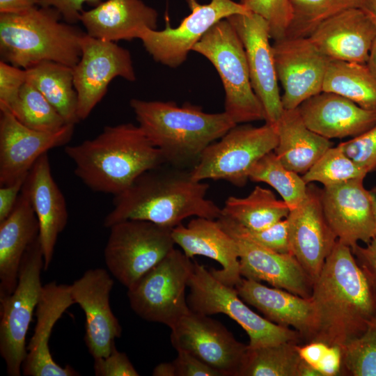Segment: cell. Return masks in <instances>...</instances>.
<instances>
[{"label":"cell","instance_id":"obj_54","mask_svg":"<svg viewBox=\"0 0 376 376\" xmlns=\"http://www.w3.org/2000/svg\"><path fill=\"white\" fill-rule=\"evenodd\" d=\"M369 194L372 201L373 214L375 217L376 236V187L373 188L371 190H369Z\"/></svg>","mask_w":376,"mask_h":376},{"label":"cell","instance_id":"obj_30","mask_svg":"<svg viewBox=\"0 0 376 376\" xmlns=\"http://www.w3.org/2000/svg\"><path fill=\"white\" fill-rule=\"evenodd\" d=\"M278 143L274 152L282 164L298 174L307 172L332 142L310 130L297 109H284L275 124Z\"/></svg>","mask_w":376,"mask_h":376},{"label":"cell","instance_id":"obj_17","mask_svg":"<svg viewBox=\"0 0 376 376\" xmlns=\"http://www.w3.org/2000/svg\"><path fill=\"white\" fill-rule=\"evenodd\" d=\"M284 109H294L321 93L329 59L308 38H283L272 45Z\"/></svg>","mask_w":376,"mask_h":376},{"label":"cell","instance_id":"obj_55","mask_svg":"<svg viewBox=\"0 0 376 376\" xmlns=\"http://www.w3.org/2000/svg\"><path fill=\"white\" fill-rule=\"evenodd\" d=\"M247 1V0H240V2L242 3H245Z\"/></svg>","mask_w":376,"mask_h":376},{"label":"cell","instance_id":"obj_24","mask_svg":"<svg viewBox=\"0 0 376 376\" xmlns=\"http://www.w3.org/2000/svg\"><path fill=\"white\" fill-rule=\"evenodd\" d=\"M172 236L188 258L203 256L219 263L221 269L212 268L210 272L223 283L235 288L241 281L236 243L217 219L196 217L187 226L181 224L173 228Z\"/></svg>","mask_w":376,"mask_h":376},{"label":"cell","instance_id":"obj_50","mask_svg":"<svg viewBox=\"0 0 376 376\" xmlns=\"http://www.w3.org/2000/svg\"><path fill=\"white\" fill-rule=\"evenodd\" d=\"M154 376H176V369L173 361L163 362L155 366L152 370Z\"/></svg>","mask_w":376,"mask_h":376},{"label":"cell","instance_id":"obj_41","mask_svg":"<svg viewBox=\"0 0 376 376\" xmlns=\"http://www.w3.org/2000/svg\"><path fill=\"white\" fill-rule=\"evenodd\" d=\"M338 146L368 173L376 170V125Z\"/></svg>","mask_w":376,"mask_h":376},{"label":"cell","instance_id":"obj_18","mask_svg":"<svg viewBox=\"0 0 376 376\" xmlns=\"http://www.w3.org/2000/svg\"><path fill=\"white\" fill-rule=\"evenodd\" d=\"M113 286L109 272L100 267L87 270L70 284L75 304L85 314L84 340L94 359L109 354L121 336L122 327L110 306Z\"/></svg>","mask_w":376,"mask_h":376},{"label":"cell","instance_id":"obj_9","mask_svg":"<svg viewBox=\"0 0 376 376\" xmlns=\"http://www.w3.org/2000/svg\"><path fill=\"white\" fill-rule=\"evenodd\" d=\"M109 229L104 250L105 264L127 290L159 263L175 244L173 228L146 220H125Z\"/></svg>","mask_w":376,"mask_h":376},{"label":"cell","instance_id":"obj_45","mask_svg":"<svg viewBox=\"0 0 376 376\" xmlns=\"http://www.w3.org/2000/svg\"><path fill=\"white\" fill-rule=\"evenodd\" d=\"M178 356L173 361L176 376H221V374L201 359L183 350H177Z\"/></svg>","mask_w":376,"mask_h":376},{"label":"cell","instance_id":"obj_12","mask_svg":"<svg viewBox=\"0 0 376 376\" xmlns=\"http://www.w3.org/2000/svg\"><path fill=\"white\" fill-rule=\"evenodd\" d=\"M186 1L191 13L178 26L167 24L160 31L146 28L138 38L155 61L170 68L182 65L194 45L218 22L250 12L245 4L233 0H210L207 4Z\"/></svg>","mask_w":376,"mask_h":376},{"label":"cell","instance_id":"obj_27","mask_svg":"<svg viewBox=\"0 0 376 376\" xmlns=\"http://www.w3.org/2000/svg\"><path fill=\"white\" fill-rule=\"evenodd\" d=\"M235 289L246 304L254 306L268 320L292 327L300 334L301 340L305 343L311 342L315 327V312L311 298L243 278Z\"/></svg>","mask_w":376,"mask_h":376},{"label":"cell","instance_id":"obj_39","mask_svg":"<svg viewBox=\"0 0 376 376\" xmlns=\"http://www.w3.org/2000/svg\"><path fill=\"white\" fill-rule=\"evenodd\" d=\"M342 351L343 375L376 376V315L365 332Z\"/></svg>","mask_w":376,"mask_h":376},{"label":"cell","instance_id":"obj_21","mask_svg":"<svg viewBox=\"0 0 376 376\" xmlns=\"http://www.w3.org/2000/svg\"><path fill=\"white\" fill-rule=\"evenodd\" d=\"M326 219L338 241L350 248L375 236V222L369 194L363 179L321 189Z\"/></svg>","mask_w":376,"mask_h":376},{"label":"cell","instance_id":"obj_29","mask_svg":"<svg viewBox=\"0 0 376 376\" xmlns=\"http://www.w3.org/2000/svg\"><path fill=\"white\" fill-rule=\"evenodd\" d=\"M39 231L37 216L22 188L13 211L0 222V297L14 291L22 258Z\"/></svg>","mask_w":376,"mask_h":376},{"label":"cell","instance_id":"obj_22","mask_svg":"<svg viewBox=\"0 0 376 376\" xmlns=\"http://www.w3.org/2000/svg\"><path fill=\"white\" fill-rule=\"evenodd\" d=\"M308 38L329 60L366 63L376 24L362 8H353L324 20Z\"/></svg>","mask_w":376,"mask_h":376},{"label":"cell","instance_id":"obj_20","mask_svg":"<svg viewBox=\"0 0 376 376\" xmlns=\"http://www.w3.org/2000/svg\"><path fill=\"white\" fill-rule=\"evenodd\" d=\"M75 125L66 124L54 132H40L23 125L10 111H1L0 186L26 176L42 155L68 143Z\"/></svg>","mask_w":376,"mask_h":376},{"label":"cell","instance_id":"obj_52","mask_svg":"<svg viewBox=\"0 0 376 376\" xmlns=\"http://www.w3.org/2000/svg\"><path fill=\"white\" fill-rule=\"evenodd\" d=\"M376 24V0H363L361 8Z\"/></svg>","mask_w":376,"mask_h":376},{"label":"cell","instance_id":"obj_49","mask_svg":"<svg viewBox=\"0 0 376 376\" xmlns=\"http://www.w3.org/2000/svg\"><path fill=\"white\" fill-rule=\"evenodd\" d=\"M39 6V0H0V13H18Z\"/></svg>","mask_w":376,"mask_h":376},{"label":"cell","instance_id":"obj_6","mask_svg":"<svg viewBox=\"0 0 376 376\" xmlns=\"http://www.w3.org/2000/svg\"><path fill=\"white\" fill-rule=\"evenodd\" d=\"M192 51L205 56L215 68L225 92L224 112L236 124L265 119L251 85L244 48L227 19L215 24Z\"/></svg>","mask_w":376,"mask_h":376},{"label":"cell","instance_id":"obj_14","mask_svg":"<svg viewBox=\"0 0 376 376\" xmlns=\"http://www.w3.org/2000/svg\"><path fill=\"white\" fill-rule=\"evenodd\" d=\"M171 330L176 350L190 352L221 376H240L248 345L236 340L220 322L191 310Z\"/></svg>","mask_w":376,"mask_h":376},{"label":"cell","instance_id":"obj_8","mask_svg":"<svg viewBox=\"0 0 376 376\" xmlns=\"http://www.w3.org/2000/svg\"><path fill=\"white\" fill-rule=\"evenodd\" d=\"M44 257L39 236L26 249L14 291L0 297V354L9 376L21 375L27 350L26 336L43 285Z\"/></svg>","mask_w":376,"mask_h":376},{"label":"cell","instance_id":"obj_46","mask_svg":"<svg viewBox=\"0 0 376 376\" xmlns=\"http://www.w3.org/2000/svg\"><path fill=\"white\" fill-rule=\"evenodd\" d=\"M101 2L102 0H39V5L56 9L61 15L64 22L75 24L79 22L84 3L95 7Z\"/></svg>","mask_w":376,"mask_h":376},{"label":"cell","instance_id":"obj_34","mask_svg":"<svg viewBox=\"0 0 376 376\" xmlns=\"http://www.w3.org/2000/svg\"><path fill=\"white\" fill-rule=\"evenodd\" d=\"M295 342L250 347L240 376H297L301 360Z\"/></svg>","mask_w":376,"mask_h":376},{"label":"cell","instance_id":"obj_51","mask_svg":"<svg viewBox=\"0 0 376 376\" xmlns=\"http://www.w3.org/2000/svg\"><path fill=\"white\" fill-rule=\"evenodd\" d=\"M297 376H322V375L316 368L301 359L298 367Z\"/></svg>","mask_w":376,"mask_h":376},{"label":"cell","instance_id":"obj_40","mask_svg":"<svg viewBox=\"0 0 376 376\" xmlns=\"http://www.w3.org/2000/svg\"><path fill=\"white\" fill-rule=\"evenodd\" d=\"M244 4L267 22L271 39L277 40L286 36L292 20L290 0H247Z\"/></svg>","mask_w":376,"mask_h":376},{"label":"cell","instance_id":"obj_33","mask_svg":"<svg viewBox=\"0 0 376 376\" xmlns=\"http://www.w3.org/2000/svg\"><path fill=\"white\" fill-rule=\"evenodd\" d=\"M322 91L340 95L365 109L376 111V78L366 63L330 60Z\"/></svg>","mask_w":376,"mask_h":376},{"label":"cell","instance_id":"obj_4","mask_svg":"<svg viewBox=\"0 0 376 376\" xmlns=\"http://www.w3.org/2000/svg\"><path fill=\"white\" fill-rule=\"evenodd\" d=\"M139 126L157 148L165 164L191 170L203 152L237 125L224 111L207 113L198 105L172 101L130 102Z\"/></svg>","mask_w":376,"mask_h":376},{"label":"cell","instance_id":"obj_43","mask_svg":"<svg viewBox=\"0 0 376 376\" xmlns=\"http://www.w3.org/2000/svg\"><path fill=\"white\" fill-rule=\"evenodd\" d=\"M242 228L251 239L259 244L278 253H290L287 217L261 230L250 231L244 227Z\"/></svg>","mask_w":376,"mask_h":376},{"label":"cell","instance_id":"obj_3","mask_svg":"<svg viewBox=\"0 0 376 376\" xmlns=\"http://www.w3.org/2000/svg\"><path fill=\"white\" fill-rule=\"evenodd\" d=\"M75 175L91 190L116 196L148 170L165 164L139 125L105 126L92 139L67 146Z\"/></svg>","mask_w":376,"mask_h":376},{"label":"cell","instance_id":"obj_15","mask_svg":"<svg viewBox=\"0 0 376 376\" xmlns=\"http://www.w3.org/2000/svg\"><path fill=\"white\" fill-rule=\"evenodd\" d=\"M217 221L236 243L242 277L265 281L274 288L311 298L313 281L295 256L259 244L240 224L225 216L221 215Z\"/></svg>","mask_w":376,"mask_h":376},{"label":"cell","instance_id":"obj_5","mask_svg":"<svg viewBox=\"0 0 376 376\" xmlns=\"http://www.w3.org/2000/svg\"><path fill=\"white\" fill-rule=\"evenodd\" d=\"M62 19L56 9L40 5L22 13H0L1 60L23 69L43 61L74 68L86 32Z\"/></svg>","mask_w":376,"mask_h":376},{"label":"cell","instance_id":"obj_26","mask_svg":"<svg viewBox=\"0 0 376 376\" xmlns=\"http://www.w3.org/2000/svg\"><path fill=\"white\" fill-rule=\"evenodd\" d=\"M306 125L328 139L354 137L376 125V111L334 93L322 91L297 108Z\"/></svg>","mask_w":376,"mask_h":376},{"label":"cell","instance_id":"obj_35","mask_svg":"<svg viewBox=\"0 0 376 376\" xmlns=\"http://www.w3.org/2000/svg\"><path fill=\"white\" fill-rule=\"evenodd\" d=\"M249 180L265 182L274 188L290 210L306 198L308 184L302 176L285 167L274 151L264 155L251 169Z\"/></svg>","mask_w":376,"mask_h":376},{"label":"cell","instance_id":"obj_28","mask_svg":"<svg viewBox=\"0 0 376 376\" xmlns=\"http://www.w3.org/2000/svg\"><path fill=\"white\" fill-rule=\"evenodd\" d=\"M158 13L142 0H106L79 17L86 33L95 38L116 42L138 38L146 28L157 29Z\"/></svg>","mask_w":376,"mask_h":376},{"label":"cell","instance_id":"obj_32","mask_svg":"<svg viewBox=\"0 0 376 376\" xmlns=\"http://www.w3.org/2000/svg\"><path fill=\"white\" fill-rule=\"evenodd\" d=\"M289 212V207L282 199L258 185L245 197L229 196L221 208V215L250 231L265 229L286 218Z\"/></svg>","mask_w":376,"mask_h":376},{"label":"cell","instance_id":"obj_38","mask_svg":"<svg viewBox=\"0 0 376 376\" xmlns=\"http://www.w3.org/2000/svg\"><path fill=\"white\" fill-rule=\"evenodd\" d=\"M367 174L337 146L329 148L302 178L307 184L319 182L327 187L364 179Z\"/></svg>","mask_w":376,"mask_h":376},{"label":"cell","instance_id":"obj_10","mask_svg":"<svg viewBox=\"0 0 376 376\" xmlns=\"http://www.w3.org/2000/svg\"><path fill=\"white\" fill-rule=\"evenodd\" d=\"M278 143L275 125L262 126L237 124L209 145L198 163L191 170L197 181L223 180L244 186L253 166Z\"/></svg>","mask_w":376,"mask_h":376},{"label":"cell","instance_id":"obj_53","mask_svg":"<svg viewBox=\"0 0 376 376\" xmlns=\"http://www.w3.org/2000/svg\"><path fill=\"white\" fill-rule=\"evenodd\" d=\"M366 64L376 78V39L370 52L369 57Z\"/></svg>","mask_w":376,"mask_h":376},{"label":"cell","instance_id":"obj_2","mask_svg":"<svg viewBox=\"0 0 376 376\" xmlns=\"http://www.w3.org/2000/svg\"><path fill=\"white\" fill-rule=\"evenodd\" d=\"M164 166L146 171L114 196L105 228L140 219L173 228L190 217L217 219L221 215V208L207 198L208 184L194 180L191 170Z\"/></svg>","mask_w":376,"mask_h":376},{"label":"cell","instance_id":"obj_48","mask_svg":"<svg viewBox=\"0 0 376 376\" xmlns=\"http://www.w3.org/2000/svg\"><path fill=\"white\" fill-rule=\"evenodd\" d=\"M27 175L19 178L13 183L0 186V222L8 217L13 211Z\"/></svg>","mask_w":376,"mask_h":376},{"label":"cell","instance_id":"obj_16","mask_svg":"<svg viewBox=\"0 0 376 376\" xmlns=\"http://www.w3.org/2000/svg\"><path fill=\"white\" fill-rule=\"evenodd\" d=\"M244 48L253 89L265 111V123L275 125L284 109L276 72L269 26L253 12L227 18Z\"/></svg>","mask_w":376,"mask_h":376},{"label":"cell","instance_id":"obj_1","mask_svg":"<svg viewBox=\"0 0 376 376\" xmlns=\"http://www.w3.org/2000/svg\"><path fill=\"white\" fill-rule=\"evenodd\" d=\"M315 327L311 342L343 349L376 315V293L351 248L337 240L313 281Z\"/></svg>","mask_w":376,"mask_h":376},{"label":"cell","instance_id":"obj_37","mask_svg":"<svg viewBox=\"0 0 376 376\" xmlns=\"http://www.w3.org/2000/svg\"><path fill=\"white\" fill-rule=\"evenodd\" d=\"M10 112L23 125L37 131L54 132L68 124L44 95L27 81Z\"/></svg>","mask_w":376,"mask_h":376},{"label":"cell","instance_id":"obj_47","mask_svg":"<svg viewBox=\"0 0 376 376\" xmlns=\"http://www.w3.org/2000/svg\"><path fill=\"white\" fill-rule=\"evenodd\" d=\"M351 250L376 293V236L366 246L357 244Z\"/></svg>","mask_w":376,"mask_h":376},{"label":"cell","instance_id":"obj_31","mask_svg":"<svg viewBox=\"0 0 376 376\" xmlns=\"http://www.w3.org/2000/svg\"><path fill=\"white\" fill-rule=\"evenodd\" d=\"M26 71V81L44 95L66 123L75 125L80 121L73 68L54 61H43Z\"/></svg>","mask_w":376,"mask_h":376},{"label":"cell","instance_id":"obj_42","mask_svg":"<svg viewBox=\"0 0 376 376\" xmlns=\"http://www.w3.org/2000/svg\"><path fill=\"white\" fill-rule=\"evenodd\" d=\"M26 81V71L2 60L0 61V111H12L22 87Z\"/></svg>","mask_w":376,"mask_h":376},{"label":"cell","instance_id":"obj_23","mask_svg":"<svg viewBox=\"0 0 376 376\" xmlns=\"http://www.w3.org/2000/svg\"><path fill=\"white\" fill-rule=\"evenodd\" d=\"M75 304L70 285L56 281L43 285L36 309V324L26 347L27 354L22 365L26 376H79L69 365L62 367L53 359L49 347L51 334L56 322Z\"/></svg>","mask_w":376,"mask_h":376},{"label":"cell","instance_id":"obj_11","mask_svg":"<svg viewBox=\"0 0 376 376\" xmlns=\"http://www.w3.org/2000/svg\"><path fill=\"white\" fill-rule=\"evenodd\" d=\"M193 265L183 251L173 249L127 290L131 308L143 320L171 328L191 311L185 290Z\"/></svg>","mask_w":376,"mask_h":376},{"label":"cell","instance_id":"obj_25","mask_svg":"<svg viewBox=\"0 0 376 376\" xmlns=\"http://www.w3.org/2000/svg\"><path fill=\"white\" fill-rule=\"evenodd\" d=\"M22 189L26 192L38 219L44 270H47L58 236L65 229L68 218L65 199L52 177L47 152L33 165Z\"/></svg>","mask_w":376,"mask_h":376},{"label":"cell","instance_id":"obj_7","mask_svg":"<svg viewBox=\"0 0 376 376\" xmlns=\"http://www.w3.org/2000/svg\"><path fill=\"white\" fill-rule=\"evenodd\" d=\"M188 287L187 302L192 311L207 315H226L246 332L250 347L301 341L297 331L275 324L252 311L235 288L221 282L197 262H194Z\"/></svg>","mask_w":376,"mask_h":376},{"label":"cell","instance_id":"obj_13","mask_svg":"<svg viewBox=\"0 0 376 376\" xmlns=\"http://www.w3.org/2000/svg\"><path fill=\"white\" fill-rule=\"evenodd\" d=\"M73 77L80 120L86 119L101 101L114 78L136 80L131 54L127 49L86 33L81 40V56L73 68Z\"/></svg>","mask_w":376,"mask_h":376},{"label":"cell","instance_id":"obj_36","mask_svg":"<svg viewBox=\"0 0 376 376\" xmlns=\"http://www.w3.org/2000/svg\"><path fill=\"white\" fill-rule=\"evenodd\" d=\"M290 1L292 20L285 36L288 38H308L324 20L345 10L361 8L363 2V0Z\"/></svg>","mask_w":376,"mask_h":376},{"label":"cell","instance_id":"obj_44","mask_svg":"<svg viewBox=\"0 0 376 376\" xmlns=\"http://www.w3.org/2000/svg\"><path fill=\"white\" fill-rule=\"evenodd\" d=\"M96 376H139L127 354L119 352L114 346L107 357L94 359Z\"/></svg>","mask_w":376,"mask_h":376},{"label":"cell","instance_id":"obj_19","mask_svg":"<svg viewBox=\"0 0 376 376\" xmlns=\"http://www.w3.org/2000/svg\"><path fill=\"white\" fill-rule=\"evenodd\" d=\"M287 219L290 253L314 281L338 240L323 212L321 189L308 184L306 198Z\"/></svg>","mask_w":376,"mask_h":376}]
</instances>
